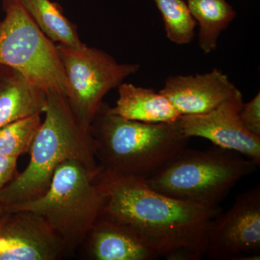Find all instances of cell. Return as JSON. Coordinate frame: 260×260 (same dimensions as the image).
<instances>
[{
  "label": "cell",
  "mask_w": 260,
  "mask_h": 260,
  "mask_svg": "<svg viewBox=\"0 0 260 260\" xmlns=\"http://www.w3.org/2000/svg\"><path fill=\"white\" fill-rule=\"evenodd\" d=\"M56 49L68 82L67 99L81 125L89 131L104 96L138 73L140 65L119 63L106 51L85 44L74 48L58 44Z\"/></svg>",
  "instance_id": "obj_7"
},
{
  "label": "cell",
  "mask_w": 260,
  "mask_h": 260,
  "mask_svg": "<svg viewBox=\"0 0 260 260\" xmlns=\"http://www.w3.org/2000/svg\"><path fill=\"white\" fill-rule=\"evenodd\" d=\"M47 92L18 71L0 64V127L35 114L45 112Z\"/></svg>",
  "instance_id": "obj_13"
},
{
  "label": "cell",
  "mask_w": 260,
  "mask_h": 260,
  "mask_svg": "<svg viewBox=\"0 0 260 260\" xmlns=\"http://www.w3.org/2000/svg\"><path fill=\"white\" fill-rule=\"evenodd\" d=\"M18 160L17 157L0 154V190L18 174L16 172Z\"/></svg>",
  "instance_id": "obj_20"
},
{
  "label": "cell",
  "mask_w": 260,
  "mask_h": 260,
  "mask_svg": "<svg viewBox=\"0 0 260 260\" xmlns=\"http://www.w3.org/2000/svg\"><path fill=\"white\" fill-rule=\"evenodd\" d=\"M257 167L242 154L216 145L206 150L186 148L145 181L153 190L171 198L216 205Z\"/></svg>",
  "instance_id": "obj_4"
},
{
  "label": "cell",
  "mask_w": 260,
  "mask_h": 260,
  "mask_svg": "<svg viewBox=\"0 0 260 260\" xmlns=\"http://www.w3.org/2000/svg\"><path fill=\"white\" fill-rule=\"evenodd\" d=\"M41 114L20 118L0 127V154L19 158L28 153L42 124Z\"/></svg>",
  "instance_id": "obj_18"
},
{
  "label": "cell",
  "mask_w": 260,
  "mask_h": 260,
  "mask_svg": "<svg viewBox=\"0 0 260 260\" xmlns=\"http://www.w3.org/2000/svg\"><path fill=\"white\" fill-rule=\"evenodd\" d=\"M191 15L199 25L198 45L205 54L218 47L219 37L237 17L226 0H187Z\"/></svg>",
  "instance_id": "obj_15"
},
{
  "label": "cell",
  "mask_w": 260,
  "mask_h": 260,
  "mask_svg": "<svg viewBox=\"0 0 260 260\" xmlns=\"http://www.w3.org/2000/svg\"><path fill=\"white\" fill-rule=\"evenodd\" d=\"M260 188L239 195L215 218L207 235L205 256L214 260L260 259Z\"/></svg>",
  "instance_id": "obj_8"
},
{
  "label": "cell",
  "mask_w": 260,
  "mask_h": 260,
  "mask_svg": "<svg viewBox=\"0 0 260 260\" xmlns=\"http://www.w3.org/2000/svg\"><path fill=\"white\" fill-rule=\"evenodd\" d=\"M118 93L115 107L109 111L125 119L156 124L175 122L181 116L167 97L153 89L123 82Z\"/></svg>",
  "instance_id": "obj_14"
},
{
  "label": "cell",
  "mask_w": 260,
  "mask_h": 260,
  "mask_svg": "<svg viewBox=\"0 0 260 260\" xmlns=\"http://www.w3.org/2000/svg\"><path fill=\"white\" fill-rule=\"evenodd\" d=\"M162 15L166 35L178 45L189 44L195 37L196 20L184 0H153Z\"/></svg>",
  "instance_id": "obj_17"
},
{
  "label": "cell",
  "mask_w": 260,
  "mask_h": 260,
  "mask_svg": "<svg viewBox=\"0 0 260 260\" xmlns=\"http://www.w3.org/2000/svg\"><path fill=\"white\" fill-rule=\"evenodd\" d=\"M66 252L61 238L39 214L15 210L2 219L0 260H56Z\"/></svg>",
  "instance_id": "obj_10"
},
{
  "label": "cell",
  "mask_w": 260,
  "mask_h": 260,
  "mask_svg": "<svg viewBox=\"0 0 260 260\" xmlns=\"http://www.w3.org/2000/svg\"><path fill=\"white\" fill-rule=\"evenodd\" d=\"M94 181L105 198L102 213L129 226L159 258L205 256L208 231L221 213L218 205L171 198L153 190L144 179L99 169Z\"/></svg>",
  "instance_id": "obj_1"
},
{
  "label": "cell",
  "mask_w": 260,
  "mask_h": 260,
  "mask_svg": "<svg viewBox=\"0 0 260 260\" xmlns=\"http://www.w3.org/2000/svg\"><path fill=\"white\" fill-rule=\"evenodd\" d=\"M241 121L250 133L260 137V93L249 102L243 104L239 112Z\"/></svg>",
  "instance_id": "obj_19"
},
{
  "label": "cell",
  "mask_w": 260,
  "mask_h": 260,
  "mask_svg": "<svg viewBox=\"0 0 260 260\" xmlns=\"http://www.w3.org/2000/svg\"><path fill=\"white\" fill-rule=\"evenodd\" d=\"M7 213V212L5 211L4 208L3 207L0 206V221H1L2 219H3V217L5 214Z\"/></svg>",
  "instance_id": "obj_21"
},
{
  "label": "cell",
  "mask_w": 260,
  "mask_h": 260,
  "mask_svg": "<svg viewBox=\"0 0 260 260\" xmlns=\"http://www.w3.org/2000/svg\"><path fill=\"white\" fill-rule=\"evenodd\" d=\"M27 14L53 42L83 47L75 24L67 18L60 5L51 0H18Z\"/></svg>",
  "instance_id": "obj_16"
},
{
  "label": "cell",
  "mask_w": 260,
  "mask_h": 260,
  "mask_svg": "<svg viewBox=\"0 0 260 260\" xmlns=\"http://www.w3.org/2000/svg\"><path fill=\"white\" fill-rule=\"evenodd\" d=\"M1 227H2V220H1V221H0V231H1Z\"/></svg>",
  "instance_id": "obj_22"
},
{
  "label": "cell",
  "mask_w": 260,
  "mask_h": 260,
  "mask_svg": "<svg viewBox=\"0 0 260 260\" xmlns=\"http://www.w3.org/2000/svg\"><path fill=\"white\" fill-rule=\"evenodd\" d=\"M96 172L78 160H66L56 168L44 194L5 211L26 210L39 214L61 238L67 252L74 251L102 213L105 198L94 181Z\"/></svg>",
  "instance_id": "obj_5"
},
{
  "label": "cell",
  "mask_w": 260,
  "mask_h": 260,
  "mask_svg": "<svg viewBox=\"0 0 260 260\" xmlns=\"http://www.w3.org/2000/svg\"><path fill=\"white\" fill-rule=\"evenodd\" d=\"M103 102L89 127L98 169L146 179L187 148L189 138L177 121L145 123L130 120L109 111Z\"/></svg>",
  "instance_id": "obj_2"
},
{
  "label": "cell",
  "mask_w": 260,
  "mask_h": 260,
  "mask_svg": "<svg viewBox=\"0 0 260 260\" xmlns=\"http://www.w3.org/2000/svg\"><path fill=\"white\" fill-rule=\"evenodd\" d=\"M239 90L226 74L214 69L204 74L169 76L159 92L186 116L210 112Z\"/></svg>",
  "instance_id": "obj_11"
},
{
  "label": "cell",
  "mask_w": 260,
  "mask_h": 260,
  "mask_svg": "<svg viewBox=\"0 0 260 260\" xmlns=\"http://www.w3.org/2000/svg\"><path fill=\"white\" fill-rule=\"evenodd\" d=\"M80 247L92 260H155L159 256L125 224L101 213Z\"/></svg>",
  "instance_id": "obj_12"
},
{
  "label": "cell",
  "mask_w": 260,
  "mask_h": 260,
  "mask_svg": "<svg viewBox=\"0 0 260 260\" xmlns=\"http://www.w3.org/2000/svg\"><path fill=\"white\" fill-rule=\"evenodd\" d=\"M0 64L13 68L46 92L66 96L68 82L56 44L41 30L18 0H3Z\"/></svg>",
  "instance_id": "obj_6"
},
{
  "label": "cell",
  "mask_w": 260,
  "mask_h": 260,
  "mask_svg": "<svg viewBox=\"0 0 260 260\" xmlns=\"http://www.w3.org/2000/svg\"><path fill=\"white\" fill-rule=\"evenodd\" d=\"M47 95L45 119L32 141L28 166L0 190V206L5 210L44 194L56 168L66 160H78L91 172L97 171L91 136L66 96L54 91Z\"/></svg>",
  "instance_id": "obj_3"
},
{
  "label": "cell",
  "mask_w": 260,
  "mask_h": 260,
  "mask_svg": "<svg viewBox=\"0 0 260 260\" xmlns=\"http://www.w3.org/2000/svg\"><path fill=\"white\" fill-rule=\"evenodd\" d=\"M243 95L240 90L205 114L181 116L177 121L186 138L198 137L214 145L242 154L260 165V137L250 133L239 116Z\"/></svg>",
  "instance_id": "obj_9"
}]
</instances>
